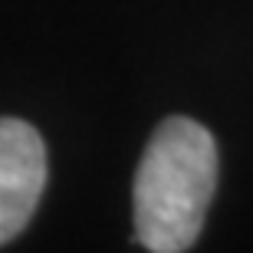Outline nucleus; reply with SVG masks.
<instances>
[{
    "label": "nucleus",
    "mask_w": 253,
    "mask_h": 253,
    "mask_svg": "<svg viewBox=\"0 0 253 253\" xmlns=\"http://www.w3.org/2000/svg\"><path fill=\"white\" fill-rule=\"evenodd\" d=\"M214 191V135L184 115L165 119L135 174V240L151 253H184L201 237Z\"/></svg>",
    "instance_id": "f257e3e1"
},
{
    "label": "nucleus",
    "mask_w": 253,
    "mask_h": 253,
    "mask_svg": "<svg viewBox=\"0 0 253 253\" xmlns=\"http://www.w3.org/2000/svg\"><path fill=\"white\" fill-rule=\"evenodd\" d=\"M46 188V145L33 125L0 119V244L30 224Z\"/></svg>",
    "instance_id": "f03ea898"
}]
</instances>
